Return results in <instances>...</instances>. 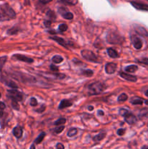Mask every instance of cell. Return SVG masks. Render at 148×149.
<instances>
[{
  "mask_svg": "<svg viewBox=\"0 0 148 149\" xmlns=\"http://www.w3.org/2000/svg\"><path fill=\"white\" fill-rule=\"evenodd\" d=\"M107 89V85L100 81H95L90 84L88 87L89 94L91 95H100Z\"/></svg>",
  "mask_w": 148,
  "mask_h": 149,
  "instance_id": "6da1fadb",
  "label": "cell"
},
{
  "mask_svg": "<svg viewBox=\"0 0 148 149\" xmlns=\"http://www.w3.org/2000/svg\"><path fill=\"white\" fill-rule=\"evenodd\" d=\"M106 40L111 45H122L124 42V38L115 31L109 32L106 36Z\"/></svg>",
  "mask_w": 148,
  "mask_h": 149,
  "instance_id": "7a4b0ae2",
  "label": "cell"
},
{
  "mask_svg": "<svg viewBox=\"0 0 148 149\" xmlns=\"http://www.w3.org/2000/svg\"><path fill=\"white\" fill-rule=\"evenodd\" d=\"M0 11L2 13L5 17H7L9 20L15 18L16 13L13 9L8 4H3L0 5Z\"/></svg>",
  "mask_w": 148,
  "mask_h": 149,
  "instance_id": "3957f363",
  "label": "cell"
},
{
  "mask_svg": "<svg viewBox=\"0 0 148 149\" xmlns=\"http://www.w3.org/2000/svg\"><path fill=\"white\" fill-rule=\"evenodd\" d=\"M81 56L86 59V61H90V62L98 63V57L89 49H83L81 51Z\"/></svg>",
  "mask_w": 148,
  "mask_h": 149,
  "instance_id": "277c9868",
  "label": "cell"
},
{
  "mask_svg": "<svg viewBox=\"0 0 148 149\" xmlns=\"http://www.w3.org/2000/svg\"><path fill=\"white\" fill-rule=\"evenodd\" d=\"M7 96L11 100H17V101H22L23 98V95L22 93L17 90H10L7 91Z\"/></svg>",
  "mask_w": 148,
  "mask_h": 149,
  "instance_id": "5b68a950",
  "label": "cell"
},
{
  "mask_svg": "<svg viewBox=\"0 0 148 149\" xmlns=\"http://www.w3.org/2000/svg\"><path fill=\"white\" fill-rule=\"evenodd\" d=\"M58 13L60 14L61 16H62L66 20H72L73 18V13L68 11L65 7H59L58 9Z\"/></svg>",
  "mask_w": 148,
  "mask_h": 149,
  "instance_id": "8992f818",
  "label": "cell"
},
{
  "mask_svg": "<svg viewBox=\"0 0 148 149\" xmlns=\"http://www.w3.org/2000/svg\"><path fill=\"white\" fill-rule=\"evenodd\" d=\"M131 43L133 44L135 49H140L142 47L143 43H142V41L141 40L140 38H139L136 35H132L131 36Z\"/></svg>",
  "mask_w": 148,
  "mask_h": 149,
  "instance_id": "52a82bcc",
  "label": "cell"
},
{
  "mask_svg": "<svg viewBox=\"0 0 148 149\" xmlns=\"http://www.w3.org/2000/svg\"><path fill=\"white\" fill-rule=\"evenodd\" d=\"M123 117H124L125 121H126L128 124H129V125H133V124L136 123V121H137V119H136V116L133 114H132V113H131L130 111H129L126 112V113L123 116Z\"/></svg>",
  "mask_w": 148,
  "mask_h": 149,
  "instance_id": "ba28073f",
  "label": "cell"
},
{
  "mask_svg": "<svg viewBox=\"0 0 148 149\" xmlns=\"http://www.w3.org/2000/svg\"><path fill=\"white\" fill-rule=\"evenodd\" d=\"M104 68H105V72L107 74H113L117 69V64L115 63H107Z\"/></svg>",
  "mask_w": 148,
  "mask_h": 149,
  "instance_id": "9c48e42d",
  "label": "cell"
},
{
  "mask_svg": "<svg viewBox=\"0 0 148 149\" xmlns=\"http://www.w3.org/2000/svg\"><path fill=\"white\" fill-rule=\"evenodd\" d=\"M131 4L134 7L135 9L138 10H142V11H147L148 12V5L144 3L137 2V1H131Z\"/></svg>",
  "mask_w": 148,
  "mask_h": 149,
  "instance_id": "30bf717a",
  "label": "cell"
},
{
  "mask_svg": "<svg viewBox=\"0 0 148 149\" xmlns=\"http://www.w3.org/2000/svg\"><path fill=\"white\" fill-rule=\"evenodd\" d=\"M12 58L14 59L17 60V61H23V62L27 63H31L33 62V59L32 58H28V57H26L23 55H20V54H16L12 56Z\"/></svg>",
  "mask_w": 148,
  "mask_h": 149,
  "instance_id": "8fae6325",
  "label": "cell"
},
{
  "mask_svg": "<svg viewBox=\"0 0 148 149\" xmlns=\"http://www.w3.org/2000/svg\"><path fill=\"white\" fill-rule=\"evenodd\" d=\"M49 38H50L51 39H52V40L55 41V42H56L57 43H58L59 45H61V46L64 47L65 48H68L67 46L69 45V42H67L66 41H65L64 39H62V38L59 37V36H50Z\"/></svg>",
  "mask_w": 148,
  "mask_h": 149,
  "instance_id": "7c38bea8",
  "label": "cell"
},
{
  "mask_svg": "<svg viewBox=\"0 0 148 149\" xmlns=\"http://www.w3.org/2000/svg\"><path fill=\"white\" fill-rule=\"evenodd\" d=\"M134 31L136 33H138L140 36H145V37L148 36L147 31L142 26H139V25H134Z\"/></svg>",
  "mask_w": 148,
  "mask_h": 149,
  "instance_id": "4fadbf2b",
  "label": "cell"
},
{
  "mask_svg": "<svg viewBox=\"0 0 148 149\" xmlns=\"http://www.w3.org/2000/svg\"><path fill=\"white\" fill-rule=\"evenodd\" d=\"M119 76L123 79H124L127 80L129 81H132V82H135L137 80V78L135 76L131 75V74H126V73L122 72V71L121 72H119Z\"/></svg>",
  "mask_w": 148,
  "mask_h": 149,
  "instance_id": "5bb4252c",
  "label": "cell"
},
{
  "mask_svg": "<svg viewBox=\"0 0 148 149\" xmlns=\"http://www.w3.org/2000/svg\"><path fill=\"white\" fill-rule=\"evenodd\" d=\"M1 81H3V82H4L6 85L8 86V87H12V88H14V89H17V87H18L17 84H16L15 82H14L13 81H12V80L7 79H6V78L1 79Z\"/></svg>",
  "mask_w": 148,
  "mask_h": 149,
  "instance_id": "9a60e30c",
  "label": "cell"
},
{
  "mask_svg": "<svg viewBox=\"0 0 148 149\" xmlns=\"http://www.w3.org/2000/svg\"><path fill=\"white\" fill-rule=\"evenodd\" d=\"M12 133L15 138L20 139L22 137V135H23V129H22L20 127H15L13 129Z\"/></svg>",
  "mask_w": 148,
  "mask_h": 149,
  "instance_id": "2e32d148",
  "label": "cell"
},
{
  "mask_svg": "<svg viewBox=\"0 0 148 149\" xmlns=\"http://www.w3.org/2000/svg\"><path fill=\"white\" fill-rule=\"evenodd\" d=\"M73 105V103L71 101H70V100H62V101L59 103V107H58V109H65V108H68V107H70V106H71Z\"/></svg>",
  "mask_w": 148,
  "mask_h": 149,
  "instance_id": "e0dca14e",
  "label": "cell"
},
{
  "mask_svg": "<svg viewBox=\"0 0 148 149\" xmlns=\"http://www.w3.org/2000/svg\"><path fill=\"white\" fill-rule=\"evenodd\" d=\"M107 54H108L109 56L112 58H118L119 57L118 53L116 52L115 49H114L113 48H108L107 49Z\"/></svg>",
  "mask_w": 148,
  "mask_h": 149,
  "instance_id": "ac0fdd59",
  "label": "cell"
},
{
  "mask_svg": "<svg viewBox=\"0 0 148 149\" xmlns=\"http://www.w3.org/2000/svg\"><path fill=\"white\" fill-rule=\"evenodd\" d=\"M106 136V132H100L98 135H95V136L93 138V141H95V142H99V141H101L102 140L104 139Z\"/></svg>",
  "mask_w": 148,
  "mask_h": 149,
  "instance_id": "d6986e66",
  "label": "cell"
},
{
  "mask_svg": "<svg viewBox=\"0 0 148 149\" xmlns=\"http://www.w3.org/2000/svg\"><path fill=\"white\" fill-rule=\"evenodd\" d=\"M138 70V66L136 65H131L125 68V71L129 73H134Z\"/></svg>",
  "mask_w": 148,
  "mask_h": 149,
  "instance_id": "ffe728a7",
  "label": "cell"
},
{
  "mask_svg": "<svg viewBox=\"0 0 148 149\" xmlns=\"http://www.w3.org/2000/svg\"><path fill=\"white\" fill-rule=\"evenodd\" d=\"M77 133H78V129L75 127H73L71 128V129L68 130L67 135H68V137H69V138H72V137L76 135Z\"/></svg>",
  "mask_w": 148,
  "mask_h": 149,
  "instance_id": "44dd1931",
  "label": "cell"
},
{
  "mask_svg": "<svg viewBox=\"0 0 148 149\" xmlns=\"http://www.w3.org/2000/svg\"><path fill=\"white\" fill-rule=\"evenodd\" d=\"M52 61L54 63H60L61 62L63 61V58L60 55H55V56L52 57Z\"/></svg>",
  "mask_w": 148,
  "mask_h": 149,
  "instance_id": "7402d4cb",
  "label": "cell"
},
{
  "mask_svg": "<svg viewBox=\"0 0 148 149\" xmlns=\"http://www.w3.org/2000/svg\"><path fill=\"white\" fill-rule=\"evenodd\" d=\"M46 136V133L45 132H41L39 136L36 138V139L34 141V144H39L43 141L44 138Z\"/></svg>",
  "mask_w": 148,
  "mask_h": 149,
  "instance_id": "603a6c76",
  "label": "cell"
},
{
  "mask_svg": "<svg viewBox=\"0 0 148 149\" xmlns=\"http://www.w3.org/2000/svg\"><path fill=\"white\" fill-rule=\"evenodd\" d=\"M19 31H20V29H19L18 28L13 27V28H12V29L7 30V33L9 35H15V34H16V33H18Z\"/></svg>",
  "mask_w": 148,
  "mask_h": 149,
  "instance_id": "cb8c5ba5",
  "label": "cell"
},
{
  "mask_svg": "<svg viewBox=\"0 0 148 149\" xmlns=\"http://www.w3.org/2000/svg\"><path fill=\"white\" fill-rule=\"evenodd\" d=\"M131 103L133 105H142L143 103V100L139 98V97H134V98L131 100Z\"/></svg>",
  "mask_w": 148,
  "mask_h": 149,
  "instance_id": "d4e9b609",
  "label": "cell"
},
{
  "mask_svg": "<svg viewBox=\"0 0 148 149\" xmlns=\"http://www.w3.org/2000/svg\"><path fill=\"white\" fill-rule=\"evenodd\" d=\"M93 74H94V72L90 69L83 70L82 72H81V74H82V75L85 76V77H91V76L93 75Z\"/></svg>",
  "mask_w": 148,
  "mask_h": 149,
  "instance_id": "484cf974",
  "label": "cell"
},
{
  "mask_svg": "<svg viewBox=\"0 0 148 149\" xmlns=\"http://www.w3.org/2000/svg\"><path fill=\"white\" fill-rule=\"evenodd\" d=\"M128 99V95L126 93H122L118 97V102H125Z\"/></svg>",
  "mask_w": 148,
  "mask_h": 149,
  "instance_id": "4316f807",
  "label": "cell"
},
{
  "mask_svg": "<svg viewBox=\"0 0 148 149\" xmlns=\"http://www.w3.org/2000/svg\"><path fill=\"white\" fill-rule=\"evenodd\" d=\"M139 117L140 118H147L148 117V109H142L139 113Z\"/></svg>",
  "mask_w": 148,
  "mask_h": 149,
  "instance_id": "83f0119b",
  "label": "cell"
},
{
  "mask_svg": "<svg viewBox=\"0 0 148 149\" xmlns=\"http://www.w3.org/2000/svg\"><path fill=\"white\" fill-rule=\"evenodd\" d=\"M61 1L69 5H75L78 2V0H61Z\"/></svg>",
  "mask_w": 148,
  "mask_h": 149,
  "instance_id": "f1b7e54d",
  "label": "cell"
},
{
  "mask_svg": "<svg viewBox=\"0 0 148 149\" xmlns=\"http://www.w3.org/2000/svg\"><path fill=\"white\" fill-rule=\"evenodd\" d=\"M46 16L51 19V21H52V20H55V18H56V15H55V13L53 11H51V10H49V11L46 13Z\"/></svg>",
  "mask_w": 148,
  "mask_h": 149,
  "instance_id": "f546056e",
  "label": "cell"
},
{
  "mask_svg": "<svg viewBox=\"0 0 148 149\" xmlns=\"http://www.w3.org/2000/svg\"><path fill=\"white\" fill-rule=\"evenodd\" d=\"M7 57L6 56H4V57H0V71H1V69H2L3 66L4 65V63H6V61H7Z\"/></svg>",
  "mask_w": 148,
  "mask_h": 149,
  "instance_id": "4dcf8cb0",
  "label": "cell"
},
{
  "mask_svg": "<svg viewBox=\"0 0 148 149\" xmlns=\"http://www.w3.org/2000/svg\"><path fill=\"white\" fill-rule=\"evenodd\" d=\"M12 108L15 110L18 111L20 109V106L18 104V101H17V100H12Z\"/></svg>",
  "mask_w": 148,
  "mask_h": 149,
  "instance_id": "1f68e13d",
  "label": "cell"
},
{
  "mask_svg": "<svg viewBox=\"0 0 148 149\" xmlns=\"http://www.w3.org/2000/svg\"><path fill=\"white\" fill-rule=\"evenodd\" d=\"M66 122V119H64V118H60V119H57L56 122L54 123L55 125H64Z\"/></svg>",
  "mask_w": 148,
  "mask_h": 149,
  "instance_id": "d6a6232c",
  "label": "cell"
},
{
  "mask_svg": "<svg viewBox=\"0 0 148 149\" xmlns=\"http://www.w3.org/2000/svg\"><path fill=\"white\" fill-rule=\"evenodd\" d=\"M58 29L60 32H65L68 30V26L66 24H60L58 27Z\"/></svg>",
  "mask_w": 148,
  "mask_h": 149,
  "instance_id": "836d02e7",
  "label": "cell"
},
{
  "mask_svg": "<svg viewBox=\"0 0 148 149\" xmlns=\"http://www.w3.org/2000/svg\"><path fill=\"white\" fill-rule=\"evenodd\" d=\"M65 127L64 126V125H62V126L59 127L55 128V129L54 130V131H55V133L59 134V133H61V132H62V131L64 130H65Z\"/></svg>",
  "mask_w": 148,
  "mask_h": 149,
  "instance_id": "e575fe53",
  "label": "cell"
},
{
  "mask_svg": "<svg viewBox=\"0 0 148 149\" xmlns=\"http://www.w3.org/2000/svg\"><path fill=\"white\" fill-rule=\"evenodd\" d=\"M53 76H55L57 79H65V75L64 74H52Z\"/></svg>",
  "mask_w": 148,
  "mask_h": 149,
  "instance_id": "d590c367",
  "label": "cell"
},
{
  "mask_svg": "<svg viewBox=\"0 0 148 149\" xmlns=\"http://www.w3.org/2000/svg\"><path fill=\"white\" fill-rule=\"evenodd\" d=\"M30 104L31 106H36V105L38 104L37 100H36V99L35 98V97H31V98H30Z\"/></svg>",
  "mask_w": 148,
  "mask_h": 149,
  "instance_id": "8d00e7d4",
  "label": "cell"
},
{
  "mask_svg": "<svg viewBox=\"0 0 148 149\" xmlns=\"http://www.w3.org/2000/svg\"><path fill=\"white\" fill-rule=\"evenodd\" d=\"M125 132H126V130L123 129V128H120L117 131V134L119 135V136H122L125 134Z\"/></svg>",
  "mask_w": 148,
  "mask_h": 149,
  "instance_id": "74e56055",
  "label": "cell"
},
{
  "mask_svg": "<svg viewBox=\"0 0 148 149\" xmlns=\"http://www.w3.org/2000/svg\"><path fill=\"white\" fill-rule=\"evenodd\" d=\"M6 20H9L7 19V17H5V16L2 14V13L0 11V21H6Z\"/></svg>",
  "mask_w": 148,
  "mask_h": 149,
  "instance_id": "f35d334b",
  "label": "cell"
},
{
  "mask_svg": "<svg viewBox=\"0 0 148 149\" xmlns=\"http://www.w3.org/2000/svg\"><path fill=\"white\" fill-rule=\"evenodd\" d=\"M49 68H50L51 71H55V72H57V71H58V70H59V69H58L56 65H54V64H52V65H51L50 66H49Z\"/></svg>",
  "mask_w": 148,
  "mask_h": 149,
  "instance_id": "ab89813d",
  "label": "cell"
},
{
  "mask_svg": "<svg viewBox=\"0 0 148 149\" xmlns=\"http://www.w3.org/2000/svg\"><path fill=\"white\" fill-rule=\"evenodd\" d=\"M44 24L45 27L49 28L51 26V25H52V21L51 20H45Z\"/></svg>",
  "mask_w": 148,
  "mask_h": 149,
  "instance_id": "60d3db41",
  "label": "cell"
},
{
  "mask_svg": "<svg viewBox=\"0 0 148 149\" xmlns=\"http://www.w3.org/2000/svg\"><path fill=\"white\" fill-rule=\"evenodd\" d=\"M139 61L140 63H144V64H145V65H148V58H142V60H140V61Z\"/></svg>",
  "mask_w": 148,
  "mask_h": 149,
  "instance_id": "b9f144b4",
  "label": "cell"
},
{
  "mask_svg": "<svg viewBox=\"0 0 148 149\" xmlns=\"http://www.w3.org/2000/svg\"><path fill=\"white\" fill-rule=\"evenodd\" d=\"M56 148L57 149H65V147H64L63 144L60 143H58L57 144Z\"/></svg>",
  "mask_w": 148,
  "mask_h": 149,
  "instance_id": "7bdbcfd3",
  "label": "cell"
},
{
  "mask_svg": "<svg viewBox=\"0 0 148 149\" xmlns=\"http://www.w3.org/2000/svg\"><path fill=\"white\" fill-rule=\"evenodd\" d=\"M6 108L5 104L3 102H0V110H3Z\"/></svg>",
  "mask_w": 148,
  "mask_h": 149,
  "instance_id": "ee69618b",
  "label": "cell"
},
{
  "mask_svg": "<svg viewBox=\"0 0 148 149\" xmlns=\"http://www.w3.org/2000/svg\"><path fill=\"white\" fill-rule=\"evenodd\" d=\"M45 108H46V107H45L44 106H41V108L40 109H37V110H36V111H37V112H40V113H41V112H43L45 110Z\"/></svg>",
  "mask_w": 148,
  "mask_h": 149,
  "instance_id": "f6af8a7d",
  "label": "cell"
},
{
  "mask_svg": "<svg viewBox=\"0 0 148 149\" xmlns=\"http://www.w3.org/2000/svg\"><path fill=\"white\" fill-rule=\"evenodd\" d=\"M52 0H41V1L43 4H48V3L51 2Z\"/></svg>",
  "mask_w": 148,
  "mask_h": 149,
  "instance_id": "bcb514c9",
  "label": "cell"
},
{
  "mask_svg": "<svg viewBox=\"0 0 148 149\" xmlns=\"http://www.w3.org/2000/svg\"><path fill=\"white\" fill-rule=\"evenodd\" d=\"M98 115H100V116H103V115H104V112H103L102 111H101V110H99Z\"/></svg>",
  "mask_w": 148,
  "mask_h": 149,
  "instance_id": "7dc6e473",
  "label": "cell"
},
{
  "mask_svg": "<svg viewBox=\"0 0 148 149\" xmlns=\"http://www.w3.org/2000/svg\"><path fill=\"white\" fill-rule=\"evenodd\" d=\"M48 32H49V33H51V34H57L56 33V32L55 31H48Z\"/></svg>",
  "mask_w": 148,
  "mask_h": 149,
  "instance_id": "c3c4849f",
  "label": "cell"
},
{
  "mask_svg": "<svg viewBox=\"0 0 148 149\" xmlns=\"http://www.w3.org/2000/svg\"><path fill=\"white\" fill-rule=\"evenodd\" d=\"M93 109H94V107H93V106H89V107H88V110L90 111H93Z\"/></svg>",
  "mask_w": 148,
  "mask_h": 149,
  "instance_id": "681fc988",
  "label": "cell"
},
{
  "mask_svg": "<svg viewBox=\"0 0 148 149\" xmlns=\"http://www.w3.org/2000/svg\"><path fill=\"white\" fill-rule=\"evenodd\" d=\"M30 149H36V147H35V145H34V143H33V144H32V145L30 146Z\"/></svg>",
  "mask_w": 148,
  "mask_h": 149,
  "instance_id": "f907efd6",
  "label": "cell"
},
{
  "mask_svg": "<svg viewBox=\"0 0 148 149\" xmlns=\"http://www.w3.org/2000/svg\"><path fill=\"white\" fill-rule=\"evenodd\" d=\"M142 149H148V146H145L142 147Z\"/></svg>",
  "mask_w": 148,
  "mask_h": 149,
  "instance_id": "816d5d0a",
  "label": "cell"
},
{
  "mask_svg": "<svg viewBox=\"0 0 148 149\" xmlns=\"http://www.w3.org/2000/svg\"><path fill=\"white\" fill-rule=\"evenodd\" d=\"M145 95H146L147 97H148V90H147V91H146V93H145Z\"/></svg>",
  "mask_w": 148,
  "mask_h": 149,
  "instance_id": "f5cc1de1",
  "label": "cell"
},
{
  "mask_svg": "<svg viewBox=\"0 0 148 149\" xmlns=\"http://www.w3.org/2000/svg\"><path fill=\"white\" fill-rule=\"evenodd\" d=\"M145 104L148 105V100H145Z\"/></svg>",
  "mask_w": 148,
  "mask_h": 149,
  "instance_id": "db71d44e",
  "label": "cell"
},
{
  "mask_svg": "<svg viewBox=\"0 0 148 149\" xmlns=\"http://www.w3.org/2000/svg\"><path fill=\"white\" fill-rule=\"evenodd\" d=\"M1 93H0V97H1Z\"/></svg>",
  "mask_w": 148,
  "mask_h": 149,
  "instance_id": "11a10c76",
  "label": "cell"
},
{
  "mask_svg": "<svg viewBox=\"0 0 148 149\" xmlns=\"http://www.w3.org/2000/svg\"><path fill=\"white\" fill-rule=\"evenodd\" d=\"M147 1H148V0H147Z\"/></svg>",
  "mask_w": 148,
  "mask_h": 149,
  "instance_id": "9f6ffc18",
  "label": "cell"
}]
</instances>
